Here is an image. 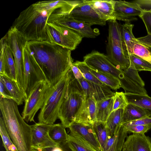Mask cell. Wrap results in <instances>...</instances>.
<instances>
[{"mask_svg":"<svg viewBox=\"0 0 151 151\" xmlns=\"http://www.w3.org/2000/svg\"><path fill=\"white\" fill-rule=\"evenodd\" d=\"M27 46L51 86L55 85L71 69V50L48 41L27 42Z\"/></svg>","mask_w":151,"mask_h":151,"instance_id":"1","label":"cell"},{"mask_svg":"<svg viewBox=\"0 0 151 151\" xmlns=\"http://www.w3.org/2000/svg\"><path fill=\"white\" fill-rule=\"evenodd\" d=\"M18 105L12 99L0 97L1 116L11 139L19 151H32V127L21 116Z\"/></svg>","mask_w":151,"mask_h":151,"instance_id":"2","label":"cell"},{"mask_svg":"<svg viewBox=\"0 0 151 151\" xmlns=\"http://www.w3.org/2000/svg\"><path fill=\"white\" fill-rule=\"evenodd\" d=\"M53 12L36 7L32 4L20 13L12 26L24 36L28 42L48 41L46 24Z\"/></svg>","mask_w":151,"mask_h":151,"instance_id":"3","label":"cell"},{"mask_svg":"<svg viewBox=\"0 0 151 151\" xmlns=\"http://www.w3.org/2000/svg\"><path fill=\"white\" fill-rule=\"evenodd\" d=\"M73 74L70 69L61 79L52 86L39 114L38 122L49 124H54L58 118L60 107Z\"/></svg>","mask_w":151,"mask_h":151,"instance_id":"4","label":"cell"},{"mask_svg":"<svg viewBox=\"0 0 151 151\" xmlns=\"http://www.w3.org/2000/svg\"><path fill=\"white\" fill-rule=\"evenodd\" d=\"M86 98L81 86L73 74L58 116L65 128H68L74 122L76 116Z\"/></svg>","mask_w":151,"mask_h":151,"instance_id":"5","label":"cell"},{"mask_svg":"<svg viewBox=\"0 0 151 151\" xmlns=\"http://www.w3.org/2000/svg\"><path fill=\"white\" fill-rule=\"evenodd\" d=\"M108 25L106 56L116 68L124 70L129 66L130 63L123 49L121 26L116 19L108 21Z\"/></svg>","mask_w":151,"mask_h":151,"instance_id":"6","label":"cell"},{"mask_svg":"<svg viewBox=\"0 0 151 151\" xmlns=\"http://www.w3.org/2000/svg\"><path fill=\"white\" fill-rule=\"evenodd\" d=\"M2 38L12 52L16 67L17 81L26 96L24 86V71L23 51L28 42L25 37L12 26Z\"/></svg>","mask_w":151,"mask_h":151,"instance_id":"7","label":"cell"},{"mask_svg":"<svg viewBox=\"0 0 151 151\" xmlns=\"http://www.w3.org/2000/svg\"><path fill=\"white\" fill-rule=\"evenodd\" d=\"M52 87L46 81H44L39 82L34 87L25 101L22 114L23 118L26 122H35V116L37 111L42 107Z\"/></svg>","mask_w":151,"mask_h":151,"instance_id":"8","label":"cell"},{"mask_svg":"<svg viewBox=\"0 0 151 151\" xmlns=\"http://www.w3.org/2000/svg\"><path fill=\"white\" fill-rule=\"evenodd\" d=\"M69 14L56 9L50 15L47 22L70 28L76 32L83 38H95L100 34L98 29H93L90 25L74 19L69 15Z\"/></svg>","mask_w":151,"mask_h":151,"instance_id":"9","label":"cell"},{"mask_svg":"<svg viewBox=\"0 0 151 151\" xmlns=\"http://www.w3.org/2000/svg\"><path fill=\"white\" fill-rule=\"evenodd\" d=\"M46 29L49 41L71 51L76 49L83 38L70 28L52 23L47 22Z\"/></svg>","mask_w":151,"mask_h":151,"instance_id":"10","label":"cell"},{"mask_svg":"<svg viewBox=\"0 0 151 151\" xmlns=\"http://www.w3.org/2000/svg\"><path fill=\"white\" fill-rule=\"evenodd\" d=\"M23 56L24 71V86L27 99L37 83L46 81L43 72L27 45L23 49Z\"/></svg>","mask_w":151,"mask_h":151,"instance_id":"11","label":"cell"},{"mask_svg":"<svg viewBox=\"0 0 151 151\" xmlns=\"http://www.w3.org/2000/svg\"><path fill=\"white\" fill-rule=\"evenodd\" d=\"M83 61L92 69L112 75L119 80L123 76L122 70L114 65L106 55L98 51H93L84 56Z\"/></svg>","mask_w":151,"mask_h":151,"instance_id":"12","label":"cell"},{"mask_svg":"<svg viewBox=\"0 0 151 151\" xmlns=\"http://www.w3.org/2000/svg\"><path fill=\"white\" fill-rule=\"evenodd\" d=\"M74 19L91 26L106 25V21L102 19L94 9L86 0H82L77 4L69 14Z\"/></svg>","mask_w":151,"mask_h":151,"instance_id":"13","label":"cell"},{"mask_svg":"<svg viewBox=\"0 0 151 151\" xmlns=\"http://www.w3.org/2000/svg\"><path fill=\"white\" fill-rule=\"evenodd\" d=\"M93 125L73 122L68 128L70 131L69 134L79 138L96 151H102Z\"/></svg>","mask_w":151,"mask_h":151,"instance_id":"14","label":"cell"},{"mask_svg":"<svg viewBox=\"0 0 151 151\" xmlns=\"http://www.w3.org/2000/svg\"><path fill=\"white\" fill-rule=\"evenodd\" d=\"M139 4L135 1H116L114 6V17L116 20L126 23L136 21V16H139L143 10Z\"/></svg>","mask_w":151,"mask_h":151,"instance_id":"15","label":"cell"},{"mask_svg":"<svg viewBox=\"0 0 151 151\" xmlns=\"http://www.w3.org/2000/svg\"><path fill=\"white\" fill-rule=\"evenodd\" d=\"M52 125L38 122L31 126L32 149H41L57 144L49 135V131Z\"/></svg>","mask_w":151,"mask_h":151,"instance_id":"16","label":"cell"},{"mask_svg":"<svg viewBox=\"0 0 151 151\" xmlns=\"http://www.w3.org/2000/svg\"><path fill=\"white\" fill-rule=\"evenodd\" d=\"M86 97L93 98L96 102L114 96L115 93L106 85H101L86 80L84 77L77 80Z\"/></svg>","mask_w":151,"mask_h":151,"instance_id":"17","label":"cell"},{"mask_svg":"<svg viewBox=\"0 0 151 151\" xmlns=\"http://www.w3.org/2000/svg\"><path fill=\"white\" fill-rule=\"evenodd\" d=\"M96 103L93 98L86 97L76 116L74 122L93 125L97 121Z\"/></svg>","mask_w":151,"mask_h":151,"instance_id":"18","label":"cell"},{"mask_svg":"<svg viewBox=\"0 0 151 151\" xmlns=\"http://www.w3.org/2000/svg\"><path fill=\"white\" fill-rule=\"evenodd\" d=\"M94 9L100 17L107 21L115 19L114 16L116 1L86 0Z\"/></svg>","mask_w":151,"mask_h":151,"instance_id":"19","label":"cell"},{"mask_svg":"<svg viewBox=\"0 0 151 151\" xmlns=\"http://www.w3.org/2000/svg\"><path fill=\"white\" fill-rule=\"evenodd\" d=\"M124 145L130 151H151V137L145 134L127 136Z\"/></svg>","mask_w":151,"mask_h":151,"instance_id":"20","label":"cell"},{"mask_svg":"<svg viewBox=\"0 0 151 151\" xmlns=\"http://www.w3.org/2000/svg\"><path fill=\"white\" fill-rule=\"evenodd\" d=\"M134 25L129 23H125L121 26V33L123 49L128 57L130 54H133V49L136 42L132 29Z\"/></svg>","mask_w":151,"mask_h":151,"instance_id":"21","label":"cell"},{"mask_svg":"<svg viewBox=\"0 0 151 151\" xmlns=\"http://www.w3.org/2000/svg\"><path fill=\"white\" fill-rule=\"evenodd\" d=\"M81 1L51 0L40 1L33 4V5L47 11H54L62 8L73 9Z\"/></svg>","mask_w":151,"mask_h":151,"instance_id":"22","label":"cell"},{"mask_svg":"<svg viewBox=\"0 0 151 151\" xmlns=\"http://www.w3.org/2000/svg\"><path fill=\"white\" fill-rule=\"evenodd\" d=\"M128 104L135 105L143 109L151 118V97L147 94L124 93Z\"/></svg>","mask_w":151,"mask_h":151,"instance_id":"23","label":"cell"},{"mask_svg":"<svg viewBox=\"0 0 151 151\" xmlns=\"http://www.w3.org/2000/svg\"><path fill=\"white\" fill-rule=\"evenodd\" d=\"M0 80L5 85L14 100L18 105L22 104L26 99L25 94L19 87L17 82L9 78L0 76Z\"/></svg>","mask_w":151,"mask_h":151,"instance_id":"24","label":"cell"},{"mask_svg":"<svg viewBox=\"0 0 151 151\" xmlns=\"http://www.w3.org/2000/svg\"><path fill=\"white\" fill-rule=\"evenodd\" d=\"M114 96L96 102V114L97 121L105 122L113 111Z\"/></svg>","mask_w":151,"mask_h":151,"instance_id":"25","label":"cell"},{"mask_svg":"<svg viewBox=\"0 0 151 151\" xmlns=\"http://www.w3.org/2000/svg\"><path fill=\"white\" fill-rule=\"evenodd\" d=\"M146 117H148L143 109L135 105L128 104L124 109L121 124Z\"/></svg>","mask_w":151,"mask_h":151,"instance_id":"26","label":"cell"},{"mask_svg":"<svg viewBox=\"0 0 151 151\" xmlns=\"http://www.w3.org/2000/svg\"><path fill=\"white\" fill-rule=\"evenodd\" d=\"M139 16L145 25L147 35L144 37L135 38L136 42L151 50V9H143Z\"/></svg>","mask_w":151,"mask_h":151,"instance_id":"27","label":"cell"},{"mask_svg":"<svg viewBox=\"0 0 151 151\" xmlns=\"http://www.w3.org/2000/svg\"><path fill=\"white\" fill-rule=\"evenodd\" d=\"M0 42L4 45L6 62V71L7 77L17 81L15 64L12 52L9 46L2 38Z\"/></svg>","mask_w":151,"mask_h":151,"instance_id":"28","label":"cell"},{"mask_svg":"<svg viewBox=\"0 0 151 151\" xmlns=\"http://www.w3.org/2000/svg\"><path fill=\"white\" fill-rule=\"evenodd\" d=\"M124 109L113 111L107 119L105 124L111 135L113 136L120 128Z\"/></svg>","mask_w":151,"mask_h":151,"instance_id":"29","label":"cell"},{"mask_svg":"<svg viewBox=\"0 0 151 151\" xmlns=\"http://www.w3.org/2000/svg\"><path fill=\"white\" fill-rule=\"evenodd\" d=\"M93 125L102 151H105L107 142L112 136L107 129L105 122L97 121Z\"/></svg>","mask_w":151,"mask_h":151,"instance_id":"30","label":"cell"},{"mask_svg":"<svg viewBox=\"0 0 151 151\" xmlns=\"http://www.w3.org/2000/svg\"><path fill=\"white\" fill-rule=\"evenodd\" d=\"M90 70L91 73L100 81L110 88L116 90L121 88L120 81L118 78L109 74L94 70L90 68Z\"/></svg>","mask_w":151,"mask_h":151,"instance_id":"31","label":"cell"},{"mask_svg":"<svg viewBox=\"0 0 151 151\" xmlns=\"http://www.w3.org/2000/svg\"><path fill=\"white\" fill-rule=\"evenodd\" d=\"M49 135L52 140L57 144L68 141V134L65 128L61 123L52 124L49 131Z\"/></svg>","mask_w":151,"mask_h":151,"instance_id":"32","label":"cell"},{"mask_svg":"<svg viewBox=\"0 0 151 151\" xmlns=\"http://www.w3.org/2000/svg\"><path fill=\"white\" fill-rule=\"evenodd\" d=\"M0 134L3 146L6 151H19L9 134L1 116L0 117Z\"/></svg>","mask_w":151,"mask_h":151,"instance_id":"33","label":"cell"},{"mask_svg":"<svg viewBox=\"0 0 151 151\" xmlns=\"http://www.w3.org/2000/svg\"><path fill=\"white\" fill-rule=\"evenodd\" d=\"M67 142L72 151H96L79 138L69 134Z\"/></svg>","mask_w":151,"mask_h":151,"instance_id":"34","label":"cell"},{"mask_svg":"<svg viewBox=\"0 0 151 151\" xmlns=\"http://www.w3.org/2000/svg\"><path fill=\"white\" fill-rule=\"evenodd\" d=\"M73 64L78 67L83 77L86 80L101 85H105L91 73L90 71L89 67L83 61H76Z\"/></svg>","mask_w":151,"mask_h":151,"instance_id":"35","label":"cell"},{"mask_svg":"<svg viewBox=\"0 0 151 151\" xmlns=\"http://www.w3.org/2000/svg\"><path fill=\"white\" fill-rule=\"evenodd\" d=\"M128 133L122 125L114 142L107 151H122Z\"/></svg>","mask_w":151,"mask_h":151,"instance_id":"36","label":"cell"},{"mask_svg":"<svg viewBox=\"0 0 151 151\" xmlns=\"http://www.w3.org/2000/svg\"><path fill=\"white\" fill-rule=\"evenodd\" d=\"M135 69L138 71L146 70L151 71V64L134 54L128 56Z\"/></svg>","mask_w":151,"mask_h":151,"instance_id":"37","label":"cell"},{"mask_svg":"<svg viewBox=\"0 0 151 151\" xmlns=\"http://www.w3.org/2000/svg\"><path fill=\"white\" fill-rule=\"evenodd\" d=\"M133 54L151 64V50L145 46L136 42L134 47Z\"/></svg>","mask_w":151,"mask_h":151,"instance_id":"38","label":"cell"},{"mask_svg":"<svg viewBox=\"0 0 151 151\" xmlns=\"http://www.w3.org/2000/svg\"><path fill=\"white\" fill-rule=\"evenodd\" d=\"M129 60V66L126 69L122 70L123 73L138 84L144 87L145 84L144 81L139 76L138 71L135 69L132 62Z\"/></svg>","mask_w":151,"mask_h":151,"instance_id":"39","label":"cell"},{"mask_svg":"<svg viewBox=\"0 0 151 151\" xmlns=\"http://www.w3.org/2000/svg\"><path fill=\"white\" fill-rule=\"evenodd\" d=\"M114 98L113 111L119 109H124L128 104L124 93L123 92H116Z\"/></svg>","mask_w":151,"mask_h":151,"instance_id":"40","label":"cell"},{"mask_svg":"<svg viewBox=\"0 0 151 151\" xmlns=\"http://www.w3.org/2000/svg\"><path fill=\"white\" fill-rule=\"evenodd\" d=\"M123 127L128 133L129 132L135 134H144L151 129V124Z\"/></svg>","mask_w":151,"mask_h":151,"instance_id":"41","label":"cell"},{"mask_svg":"<svg viewBox=\"0 0 151 151\" xmlns=\"http://www.w3.org/2000/svg\"><path fill=\"white\" fill-rule=\"evenodd\" d=\"M41 151H72L69 147L67 141L58 144L52 147L41 149Z\"/></svg>","mask_w":151,"mask_h":151,"instance_id":"42","label":"cell"},{"mask_svg":"<svg viewBox=\"0 0 151 151\" xmlns=\"http://www.w3.org/2000/svg\"><path fill=\"white\" fill-rule=\"evenodd\" d=\"M151 124V118L146 117L124 123L122 125L124 127L138 125Z\"/></svg>","mask_w":151,"mask_h":151,"instance_id":"43","label":"cell"},{"mask_svg":"<svg viewBox=\"0 0 151 151\" xmlns=\"http://www.w3.org/2000/svg\"><path fill=\"white\" fill-rule=\"evenodd\" d=\"M0 76H6V62L3 44L0 42Z\"/></svg>","mask_w":151,"mask_h":151,"instance_id":"44","label":"cell"},{"mask_svg":"<svg viewBox=\"0 0 151 151\" xmlns=\"http://www.w3.org/2000/svg\"><path fill=\"white\" fill-rule=\"evenodd\" d=\"M0 93L1 97L9 99H13L8 90L4 83L0 80Z\"/></svg>","mask_w":151,"mask_h":151,"instance_id":"45","label":"cell"},{"mask_svg":"<svg viewBox=\"0 0 151 151\" xmlns=\"http://www.w3.org/2000/svg\"><path fill=\"white\" fill-rule=\"evenodd\" d=\"M71 69L74 77L77 80L81 79L83 77L79 68L73 63L71 66Z\"/></svg>","mask_w":151,"mask_h":151,"instance_id":"46","label":"cell"},{"mask_svg":"<svg viewBox=\"0 0 151 151\" xmlns=\"http://www.w3.org/2000/svg\"><path fill=\"white\" fill-rule=\"evenodd\" d=\"M122 151H130L129 150L124 144L123 148Z\"/></svg>","mask_w":151,"mask_h":151,"instance_id":"47","label":"cell"},{"mask_svg":"<svg viewBox=\"0 0 151 151\" xmlns=\"http://www.w3.org/2000/svg\"><path fill=\"white\" fill-rule=\"evenodd\" d=\"M32 151H41V149H32Z\"/></svg>","mask_w":151,"mask_h":151,"instance_id":"48","label":"cell"},{"mask_svg":"<svg viewBox=\"0 0 151 151\" xmlns=\"http://www.w3.org/2000/svg\"><path fill=\"white\" fill-rule=\"evenodd\" d=\"M2 151H6L5 150H2Z\"/></svg>","mask_w":151,"mask_h":151,"instance_id":"49","label":"cell"}]
</instances>
